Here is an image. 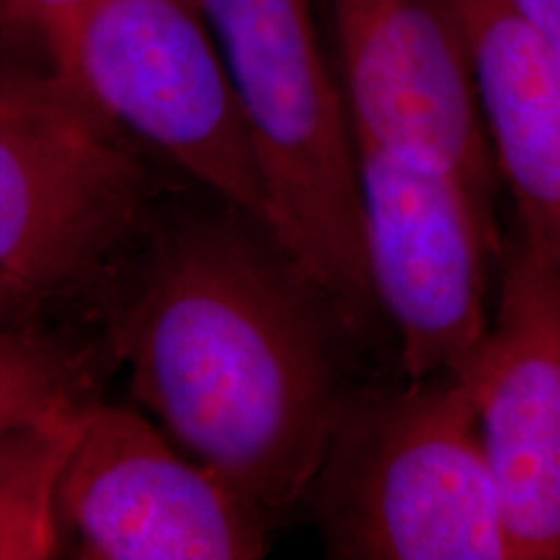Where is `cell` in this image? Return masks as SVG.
<instances>
[{
  "label": "cell",
  "mask_w": 560,
  "mask_h": 560,
  "mask_svg": "<svg viewBox=\"0 0 560 560\" xmlns=\"http://www.w3.org/2000/svg\"><path fill=\"white\" fill-rule=\"evenodd\" d=\"M113 322L131 390L191 459L295 509L349 397L355 330L268 222L229 201L152 221Z\"/></svg>",
  "instance_id": "cell-1"
},
{
  "label": "cell",
  "mask_w": 560,
  "mask_h": 560,
  "mask_svg": "<svg viewBox=\"0 0 560 560\" xmlns=\"http://www.w3.org/2000/svg\"><path fill=\"white\" fill-rule=\"evenodd\" d=\"M340 560L511 559L467 384L349 393L305 499Z\"/></svg>",
  "instance_id": "cell-2"
},
{
  "label": "cell",
  "mask_w": 560,
  "mask_h": 560,
  "mask_svg": "<svg viewBox=\"0 0 560 560\" xmlns=\"http://www.w3.org/2000/svg\"><path fill=\"white\" fill-rule=\"evenodd\" d=\"M260 164L268 224L358 330L376 307L360 159L314 0H198Z\"/></svg>",
  "instance_id": "cell-3"
},
{
  "label": "cell",
  "mask_w": 560,
  "mask_h": 560,
  "mask_svg": "<svg viewBox=\"0 0 560 560\" xmlns=\"http://www.w3.org/2000/svg\"><path fill=\"white\" fill-rule=\"evenodd\" d=\"M57 80L143 150L268 222L254 141L198 0H92Z\"/></svg>",
  "instance_id": "cell-4"
},
{
  "label": "cell",
  "mask_w": 560,
  "mask_h": 560,
  "mask_svg": "<svg viewBox=\"0 0 560 560\" xmlns=\"http://www.w3.org/2000/svg\"><path fill=\"white\" fill-rule=\"evenodd\" d=\"M140 148L85 102L0 122V277L40 301L108 279L154 221Z\"/></svg>",
  "instance_id": "cell-5"
},
{
  "label": "cell",
  "mask_w": 560,
  "mask_h": 560,
  "mask_svg": "<svg viewBox=\"0 0 560 560\" xmlns=\"http://www.w3.org/2000/svg\"><path fill=\"white\" fill-rule=\"evenodd\" d=\"M365 258L407 382L463 378L488 332L494 206L459 177L355 141Z\"/></svg>",
  "instance_id": "cell-6"
},
{
  "label": "cell",
  "mask_w": 560,
  "mask_h": 560,
  "mask_svg": "<svg viewBox=\"0 0 560 560\" xmlns=\"http://www.w3.org/2000/svg\"><path fill=\"white\" fill-rule=\"evenodd\" d=\"M467 384L511 559H560V252L517 217Z\"/></svg>",
  "instance_id": "cell-7"
},
{
  "label": "cell",
  "mask_w": 560,
  "mask_h": 560,
  "mask_svg": "<svg viewBox=\"0 0 560 560\" xmlns=\"http://www.w3.org/2000/svg\"><path fill=\"white\" fill-rule=\"evenodd\" d=\"M81 559L254 560L272 517L140 413L92 402L59 486Z\"/></svg>",
  "instance_id": "cell-8"
},
{
  "label": "cell",
  "mask_w": 560,
  "mask_h": 560,
  "mask_svg": "<svg viewBox=\"0 0 560 560\" xmlns=\"http://www.w3.org/2000/svg\"><path fill=\"white\" fill-rule=\"evenodd\" d=\"M355 141L446 171L494 206L499 168L455 0H330Z\"/></svg>",
  "instance_id": "cell-9"
},
{
  "label": "cell",
  "mask_w": 560,
  "mask_h": 560,
  "mask_svg": "<svg viewBox=\"0 0 560 560\" xmlns=\"http://www.w3.org/2000/svg\"><path fill=\"white\" fill-rule=\"evenodd\" d=\"M455 4L501 183L560 252V59L511 0Z\"/></svg>",
  "instance_id": "cell-10"
},
{
  "label": "cell",
  "mask_w": 560,
  "mask_h": 560,
  "mask_svg": "<svg viewBox=\"0 0 560 560\" xmlns=\"http://www.w3.org/2000/svg\"><path fill=\"white\" fill-rule=\"evenodd\" d=\"M88 409L0 439V560L57 557L60 478Z\"/></svg>",
  "instance_id": "cell-11"
},
{
  "label": "cell",
  "mask_w": 560,
  "mask_h": 560,
  "mask_svg": "<svg viewBox=\"0 0 560 560\" xmlns=\"http://www.w3.org/2000/svg\"><path fill=\"white\" fill-rule=\"evenodd\" d=\"M90 351L30 322L0 324V439L92 405Z\"/></svg>",
  "instance_id": "cell-12"
},
{
  "label": "cell",
  "mask_w": 560,
  "mask_h": 560,
  "mask_svg": "<svg viewBox=\"0 0 560 560\" xmlns=\"http://www.w3.org/2000/svg\"><path fill=\"white\" fill-rule=\"evenodd\" d=\"M92 0H0V60L57 78Z\"/></svg>",
  "instance_id": "cell-13"
},
{
  "label": "cell",
  "mask_w": 560,
  "mask_h": 560,
  "mask_svg": "<svg viewBox=\"0 0 560 560\" xmlns=\"http://www.w3.org/2000/svg\"><path fill=\"white\" fill-rule=\"evenodd\" d=\"M78 102L57 78L0 60V122L50 115Z\"/></svg>",
  "instance_id": "cell-14"
},
{
  "label": "cell",
  "mask_w": 560,
  "mask_h": 560,
  "mask_svg": "<svg viewBox=\"0 0 560 560\" xmlns=\"http://www.w3.org/2000/svg\"><path fill=\"white\" fill-rule=\"evenodd\" d=\"M511 4L560 59V0H511Z\"/></svg>",
  "instance_id": "cell-15"
},
{
  "label": "cell",
  "mask_w": 560,
  "mask_h": 560,
  "mask_svg": "<svg viewBox=\"0 0 560 560\" xmlns=\"http://www.w3.org/2000/svg\"><path fill=\"white\" fill-rule=\"evenodd\" d=\"M42 301L21 289L20 284L0 277V324L30 322Z\"/></svg>",
  "instance_id": "cell-16"
},
{
  "label": "cell",
  "mask_w": 560,
  "mask_h": 560,
  "mask_svg": "<svg viewBox=\"0 0 560 560\" xmlns=\"http://www.w3.org/2000/svg\"><path fill=\"white\" fill-rule=\"evenodd\" d=\"M9 65H11V62H9Z\"/></svg>",
  "instance_id": "cell-17"
}]
</instances>
